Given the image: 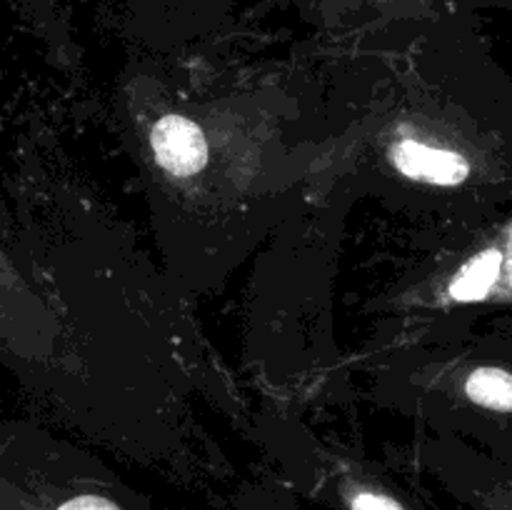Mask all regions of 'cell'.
Listing matches in <instances>:
<instances>
[{
  "instance_id": "4",
  "label": "cell",
  "mask_w": 512,
  "mask_h": 510,
  "mask_svg": "<svg viewBox=\"0 0 512 510\" xmlns=\"http://www.w3.org/2000/svg\"><path fill=\"white\" fill-rule=\"evenodd\" d=\"M465 393L483 408L512 413V373L508 370L478 368L465 383Z\"/></svg>"
},
{
  "instance_id": "5",
  "label": "cell",
  "mask_w": 512,
  "mask_h": 510,
  "mask_svg": "<svg viewBox=\"0 0 512 510\" xmlns=\"http://www.w3.org/2000/svg\"><path fill=\"white\" fill-rule=\"evenodd\" d=\"M353 510H403L393 498L378 493H358L353 498Z\"/></svg>"
},
{
  "instance_id": "2",
  "label": "cell",
  "mask_w": 512,
  "mask_h": 510,
  "mask_svg": "<svg viewBox=\"0 0 512 510\" xmlns=\"http://www.w3.org/2000/svg\"><path fill=\"white\" fill-rule=\"evenodd\" d=\"M393 163L408 178L428 180L435 185H458L470 175V165L453 150L430 148L418 140H403L395 145Z\"/></svg>"
},
{
  "instance_id": "6",
  "label": "cell",
  "mask_w": 512,
  "mask_h": 510,
  "mask_svg": "<svg viewBox=\"0 0 512 510\" xmlns=\"http://www.w3.org/2000/svg\"><path fill=\"white\" fill-rule=\"evenodd\" d=\"M58 510H120L118 505L110 503L108 498H98V495H80V498L68 500L60 505Z\"/></svg>"
},
{
  "instance_id": "3",
  "label": "cell",
  "mask_w": 512,
  "mask_h": 510,
  "mask_svg": "<svg viewBox=\"0 0 512 510\" xmlns=\"http://www.w3.org/2000/svg\"><path fill=\"white\" fill-rule=\"evenodd\" d=\"M500 258L498 250H488V253L478 255L475 260H470L463 270H460L458 278L450 285V295L455 300H480L488 295V290L493 288V283L498 280L500 273Z\"/></svg>"
},
{
  "instance_id": "1",
  "label": "cell",
  "mask_w": 512,
  "mask_h": 510,
  "mask_svg": "<svg viewBox=\"0 0 512 510\" xmlns=\"http://www.w3.org/2000/svg\"><path fill=\"white\" fill-rule=\"evenodd\" d=\"M150 145L160 168L178 178L200 173L208 163V143L203 130L183 115L160 118L150 135Z\"/></svg>"
}]
</instances>
